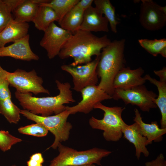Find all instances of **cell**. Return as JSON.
I'll list each match as a JSON object with an SVG mask.
<instances>
[{
    "mask_svg": "<svg viewBox=\"0 0 166 166\" xmlns=\"http://www.w3.org/2000/svg\"><path fill=\"white\" fill-rule=\"evenodd\" d=\"M111 42L106 35L99 37L91 32L79 30L67 41L58 55L61 59L71 57L73 66L92 61V57L101 55V50Z\"/></svg>",
    "mask_w": 166,
    "mask_h": 166,
    "instance_id": "6da1fadb",
    "label": "cell"
},
{
    "mask_svg": "<svg viewBox=\"0 0 166 166\" xmlns=\"http://www.w3.org/2000/svg\"><path fill=\"white\" fill-rule=\"evenodd\" d=\"M59 94L54 97H39L32 96L31 93H22L16 91V98L24 109L43 117L58 114L65 110V104L73 103L71 86L69 82L55 81Z\"/></svg>",
    "mask_w": 166,
    "mask_h": 166,
    "instance_id": "7a4b0ae2",
    "label": "cell"
},
{
    "mask_svg": "<svg viewBox=\"0 0 166 166\" xmlns=\"http://www.w3.org/2000/svg\"><path fill=\"white\" fill-rule=\"evenodd\" d=\"M125 42L124 39L115 40L104 48L97 66V72L100 78L97 86L111 97L114 90L113 87L114 78L118 72L125 67Z\"/></svg>",
    "mask_w": 166,
    "mask_h": 166,
    "instance_id": "3957f363",
    "label": "cell"
},
{
    "mask_svg": "<svg viewBox=\"0 0 166 166\" xmlns=\"http://www.w3.org/2000/svg\"><path fill=\"white\" fill-rule=\"evenodd\" d=\"M94 109L102 110L104 117L101 119L92 117L89 121L90 126L93 129L103 131V136L107 141L116 142L120 140L123 135V128L126 124L122 117V113L125 108L108 107L100 102L96 104Z\"/></svg>",
    "mask_w": 166,
    "mask_h": 166,
    "instance_id": "277c9868",
    "label": "cell"
},
{
    "mask_svg": "<svg viewBox=\"0 0 166 166\" xmlns=\"http://www.w3.org/2000/svg\"><path fill=\"white\" fill-rule=\"evenodd\" d=\"M59 155L51 161L49 166H68L96 164L101 165L102 159L112 152L97 148L77 151L63 145L60 143L58 145Z\"/></svg>",
    "mask_w": 166,
    "mask_h": 166,
    "instance_id": "5b68a950",
    "label": "cell"
},
{
    "mask_svg": "<svg viewBox=\"0 0 166 166\" xmlns=\"http://www.w3.org/2000/svg\"><path fill=\"white\" fill-rule=\"evenodd\" d=\"M20 113L28 119L42 124L54 135V140L48 149L51 148L56 149L60 143L68 139L72 126L67 121L70 114L67 110L65 109L54 115L46 117L34 114L25 109L21 110Z\"/></svg>",
    "mask_w": 166,
    "mask_h": 166,
    "instance_id": "8992f818",
    "label": "cell"
},
{
    "mask_svg": "<svg viewBox=\"0 0 166 166\" xmlns=\"http://www.w3.org/2000/svg\"><path fill=\"white\" fill-rule=\"evenodd\" d=\"M157 95L148 90L144 85L127 89H115L112 98L121 100L126 105H136L143 112H149L157 107L155 100Z\"/></svg>",
    "mask_w": 166,
    "mask_h": 166,
    "instance_id": "52a82bcc",
    "label": "cell"
},
{
    "mask_svg": "<svg viewBox=\"0 0 166 166\" xmlns=\"http://www.w3.org/2000/svg\"><path fill=\"white\" fill-rule=\"evenodd\" d=\"M6 79L10 85L20 93H32L35 95L40 93L49 94V90L42 86V79L37 75L34 70L27 72L18 69L13 72H7Z\"/></svg>",
    "mask_w": 166,
    "mask_h": 166,
    "instance_id": "ba28073f",
    "label": "cell"
},
{
    "mask_svg": "<svg viewBox=\"0 0 166 166\" xmlns=\"http://www.w3.org/2000/svg\"><path fill=\"white\" fill-rule=\"evenodd\" d=\"M100 56L83 65L73 66L64 65L61 66L62 70L72 76L75 91L81 92L87 86L96 85L98 81L97 67Z\"/></svg>",
    "mask_w": 166,
    "mask_h": 166,
    "instance_id": "9c48e42d",
    "label": "cell"
},
{
    "mask_svg": "<svg viewBox=\"0 0 166 166\" xmlns=\"http://www.w3.org/2000/svg\"><path fill=\"white\" fill-rule=\"evenodd\" d=\"M139 22L145 29L151 31L163 28L166 25V6L151 0H142Z\"/></svg>",
    "mask_w": 166,
    "mask_h": 166,
    "instance_id": "30bf717a",
    "label": "cell"
},
{
    "mask_svg": "<svg viewBox=\"0 0 166 166\" xmlns=\"http://www.w3.org/2000/svg\"><path fill=\"white\" fill-rule=\"evenodd\" d=\"M43 37L40 42L45 49L50 59L58 55L63 46L71 37L72 34L52 22L44 31Z\"/></svg>",
    "mask_w": 166,
    "mask_h": 166,
    "instance_id": "8fae6325",
    "label": "cell"
},
{
    "mask_svg": "<svg viewBox=\"0 0 166 166\" xmlns=\"http://www.w3.org/2000/svg\"><path fill=\"white\" fill-rule=\"evenodd\" d=\"M82 99L77 104L73 106H66L70 114L77 112L87 114L93 110L94 106L102 101L112 99V97L97 85L87 86L81 91Z\"/></svg>",
    "mask_w": 166,
    "mask_h": 166,
    "instance_id": "7c38bea8",
    "label": "cell"
},
{
    "mask_svg": "<svg viewBox=\"0 0 166 166\" xmlns=\"http://www.w3.org/2000/svg\"><path fill=\"white\" fill-rule=\"evenodd\" d=\"M144 72L141 67L132 69L129 67L121 69L115 76L113 83L114 89H127L144 85L146 80L142 77Z\"/></svg>",
    "mask_w": 166,
    "mask_h": 166,
    "instance_id": "4fadbf2b",
    "label": "cell"
},
{
    "mask_svg": "<svg viewBox=\"0 0 166 166\" xmlns=\"http://www.w3.org/2000/svg\"><path fill=\"white\" fill-rule=\"evenodd\" d=\"M29 38L28 34L10 45L0 48V57H10L26 61L38 60L39 57L32 51L30 47Z\"/></svg>",
    "mask_w": 166,
    "mask_h": 166,
    "instance_id": "5bb4252c",
    "label": "cell"
},
{
    "mask_svg": "<svg viewBox=\"0 0 166 166\" xmlns=\"http://www.w3.org/2000/svg\"><path fill=\"white\" fill-rule=\"evenodd\" d=\"M109 23L105 16L95 7L91 6L84 11L83 21L79 30L91 32H108Z\"/></svg>",
    "mask_w": 166,
    "mask_h": 166,
    "instance_id": "9a60e30c",
    "label": "cell"
},
{
    "mask_svg": "<svg viewBox=\"0 0 166 166\" xmlns=\"http://www.w3.org/2000/svg\"><path fill=\"white\" fill-rule=\"evenodd\" d=\"M124 138L132 144L135 149V156L139 160L141 153L146 157L149 155L147 148V138L143 136L140 131L138 124L135 122L131 125L126 124L122 130Z\"/></svg>",
    "mask_w": 166,
    "mask_h": 166,
    "instance_id": "2e32d148",
    "label": "cell"
},
{
    "mask_svg": "<svg viewBox=\"0 0 166 166\" xmlns=\"http://www.w3.org/2000/svg\"><path fill=\"white\" fill-rule=\"evenodd\" d=\"M134 111L133 121L138 124L140 133L147 138L146 146L151 144L153 141L159 142L162 141L163 136L166 133V128H160L156 121H152L150 124L145 123L139 111L136 108Z\"/></svg>",
    "mask_w": 166,
    "mask_h": 166,
    "instance_id": "e0dca14e",
    "label": "cell"
},
{
    "mask_svg": "<svg viewBox=\"0 0 166 166\" xmlns=\"http://www.w3.org/2000/svg\"><path fill=\"white\" fill-rule=\"evenodd\" d=\"M29 27L27 22L12 19L0 32V48L8 42H14L26 36L28 34Z\"/></svg>",
    "mask_w": 166,
    "mask_h": 166,
    "instance_id": "ac0fdd59",
    "label": "cell"
},
{
    "mask_svg": "<svg viewBox=\"0 0 166 166\" xmlns=\"http://www.w3.org/2000/svg\"><path fill=\"white\" fill-rule=\"evenodd\" d=\"M39 6L38 0H22L12 12L14 20L20 22H33Z\"/></svg>",
    "mask_w": 166,
    "mask_h": 166,
    "instance_id": "d6986e66",
    "label": "cell"
},
{
    "mask_svg": "<svg viewBox=\"0 0 166 166\" xmlns=\"http://www.w3.org/2000/svg\"><path fill=\"white\" fill-rule=\"evenodd\" d=\"M144 77L146 81L156 85L158 90V95L155 100V103L160 110L161 117L160 121L161 128H166V82L157 80L149 74Z\"/></svg>",
    "mask_w": 166,
    "mask_h": 166,
    "instance_id": "ffe728a7",
    "label": "cell"
},
{
    "mask_svg": "<svg viewBox=\"0 0 166 166\" xmlns=\"http://www.w3.org/2000/svg\"><path fill=\"white\" fill-rule=\"evenodd\" d=\"M58 20L57 15L52 8L40 6L33 22L37 29L44 32L52 22Z\"/></svg>",
    "mask_w": 166,
    "mask_h": 166,
    "instance_id": "44dd1931",
    "label": "cell"
},
{
    "mask_svg": "<svg viewBox=\"0 0 166 166\" xmlns=\"http://www.w3.org/2000/svg\"><path fill=\"white\" fill-rule=\"evenodd\" d=\"M84 11L75 5L58 24L61 27L73 34L79 30L82 23Z\"/></svg>",
    "mask_w": 166,
    "mask_h": 166,
    "instance_id": "7402d4cb",
    "label": "cell"
},
{
    "mask_svg": "<svg viewBox=\"0 0 166 166\" xmlns=\"http://www.w3.org/2000/svg\"><path fill=\"white\" fill-rule=\"evenodd\" d=\"M93 2L95 7L108 19L111 31L114 33L117 32V26L120 22L116 18L115 9L109 0H95Z\"/></svg>",
    "mask_w": 166,
    "mask_h": 166,
    "instance_id": "603a6c76",
    "label": "cell"
},
{
    "mask_svg": "<svg viewBox=\"0 0 166 166\" xmlns=\"http://www.w3.org/2000/svg\"><path fill=\"white\" fill-rule=\"evenodd\" d=\"M138 42L140 45L148 52L154 57L160 54L166 57V39L150 40L140 39Z\"/></svg>",
    "mask_w": 166,
    "mask_h": 166,
    "instance_id": "cb8c5ba5",
    "label": "cell"
},
{
    "mask_svg": "<svg viewBox=\"0 0 166 166\" xmlns=\"http://www.w3.org/2000/svg\"><path fill=\"white\" fill-rule=\"evenodd\" d=\"M21 109L12 101L11 98L0 101V113L10 123L17 124L20 119Z\"/></svg>",
    "mask_w": 166,
    "mask_h": 166,
    "instance_id": "d4e9b609",
    "label": "cell"
},
{
    "mask_svg": "<svg viewBox=\"0 0 166 166\" xmlns=\"http://www.w3.org/2000/svg\"><path fill=\"white\" fill-rule=\"evenodd\" d=\"M22 0H0V32L13 19L11 13Z\"/></svg>",
    "mask_w": 166,
    "mask_h": 166,
    "instance_id": "484cf974",
    "label": "cell"
},
{
    "mask_svg": "<svg viewBox=\"0 0 166 166\" xmlns=\"http://www.w3.org/2000/svg\"><path fill=\"white\" fill-rule=\"evenodd\" d=\"M79 0H52L49 2L42 3L40 6H46L52 8L57 15L59 23L64 16L79 1Z\"/></svg>",
    "mask_w": 166,
    "mask_h": 166,
    "instance_id": "4316f807",
    "label": "cell"
},
{
    "mask_svg": "<svg viewBox=\"0 0 166 166\" xmlns=\"http://www.w3.org/2000/svg\"><path fill=\"white\" fill-rule=\"evenodd\" d=\"M18 132L22 134L41 137L46 136L48 131L42 124L36 123L18 129Z\"/></svg>",
    "mask_w": 166,
    "mask_h": 166,
    "instance_id": "83f0119b",
    "label": "cell"
},
{
    "mask_svg": "<svg viewBox=\"0 0 166 166\" xmlns=\"http://www.w3.org/2000/svg\"><path fill=\"white\" fill-rule=\"evenodd\" d=\"M9 83L6 79L0 81V101L11 98V94L9 88Z\"/></svg>",
    "mask_w": 166,
    "mask_h": 166,
    "instance_id": "f1b7e54d",
    "label": "cell"
},
{
    "mask_svg": "<svg viewBox=\"0 0 166 166\" xmlns=\"http://www.w3.org/2000/svg\"><path fill=\"white\" fill-rule=\"evenodd\" d=\"M44 160L42 154L37 153L32 155L27 162V166H42Z\"/></svg>",
    "mask_w": 166,
    "mask_h": 166,
    "instance_id": "f546056e",
    "label": "cell"
},
{
    "mask_svg": "<svg viewBox=\"0 0 166 166\" xmlns=\"http://www.w3.org/2000/svg\"><path fill=\"white\" fill-rule=\"evenodd\" d=\"M145 166H166V161L163 154L160 153L155 159L146 162Z\"/></svg>",
    "mask_w": 166,
    "mask_h": 166,
    "instance_id": "4dcf8cb0",
    "label": "cell"
},
{
    "mask_svg": "<svg viewBox=\"0 0 166 166\" xmlns=\"http://www.w3.org/2000/svg\"><path fill=\"white\" fill-rule=\"evenodd\" d=\"M93 0H81L79 1L75 6L79 9L85 11L91 6Z\"/></svg>",
    "mask_w": 166,
    "mask_h": 166,
    "instance_id": "1f68e13d",
    "label": "cell"
},
{
    "mask_svg": "<svg viewBox=\"0 0 166 166\" xmlns=\"http://www.w3.org/2000/svg\"><path fill=\"white\" fill-rule=\"evenodd\" d=\"M154 73L159 77V81L166 82V68L165 67H163L162 69L160 70H154Z\"/></svg>",
    "mask_w": 166,
    "mask_h": 166,
    "instance_id": "d6a6232c",
    "label": "cell"
},
{
    "mask_svg": "<svg viewBox=\"0 0 166 166\" xmlns=\"http://www.w3.org/2000/svg\"><path fill=\"white\" fill-rule=\"evenodd\" d=\"M7 72L3 69L0 65V81L6 79Z\"/></svg>",
    "mask_w": 166,
    "mask_h": 166,
    "instance_id": "836d02e7",
    "label": "cell"
},
{
    "mask_svg": "<svg viewBox=\"0 0 166 166\" xmlns=\"http://www.w3.org/2000/svg\"><path fill=\"white\" fill-rule=\"evenodd\" d=\"M68 166H96L95 164H88L81 165Z\"/></svg>",
    "mask_w": 166,
    "mask_h": 166,
    "instance_id": "e575fe53",
    "label": "cell"
},
{
    "mask_svg": "<svg viewBox=\"0 0 166 166\" xmlns=\"http://www.w3.org/2000/svg\"><path fill=\"white\" fill-rule=\"evenodd\" d=\"M12 166H16L15 165H12Z\"/></svg>",
    "mask_w": 166,
    "mask_h": 166,
    "instance_id": "d590c367",
    "label": "cell"
}]
</instances>
